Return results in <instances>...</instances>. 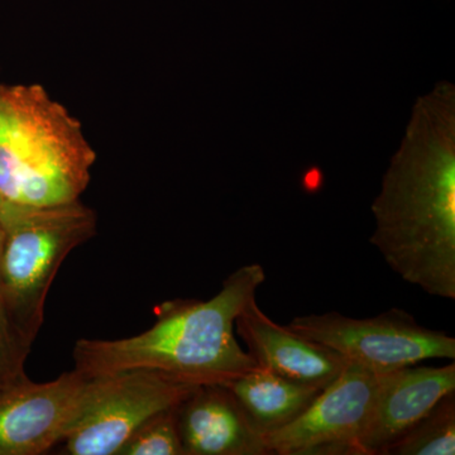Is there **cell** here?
<instances>
[{
    "instance_id": "6da1fadb",
    "label": "cell",
    "mask_w": 455,
    "mask_h": 455,
    "mask_svg": "<svg viewBox=\"0 0 455 455\" xmlns=\"http://www.w3.org/2000/svg\"><path fill=\"white\" fill-rule=\"evenodd\" d=\"M371 209L370 242L388 267L427 295L454 300V84L418 98Z\"/></svg>"
},
{
    "instance_id": "7a4b0ae2",
    "label": "cell",
    "mask_w": 455,
    "mask_h": 455,
    "mask_svg": "<svg viewBox=\"0 0 455 455\" xmlns=\"http://www.w3.org/2000/svg\"><path fill=\"white\" fill-rule=\"evenodd\" d=\"M259 263L235 269L211 300L164 302L151 328L122 339H80L74 370L88 377L155 371L182 385H224L259 367L235 339L236 316L265 283Z\"/></svg>"
},
{
    "instance_id": "3957f363",
    "label": "cell",
    "mask_w": 455,
    "mask_h": 455,
    "mask_svg": "<svg viewBox=\"0 0 455 455\" xmlns=\"http://www.w3.org/2000/svg\"><path fill=\"white\" fill-rule=\"evenodd\" d=\"M97 161L82 123L40 84L0 85V200L47 206L76 202Z\"/></svg>"
},
{
    "instance_id": "277c9868",
    "label": "cell",
    "mask_w": 455,
    "mask_h": 455,
    "mask_svg": "<svg viewBox=\"0 0 455 455\" xmlns=\"http://www.w3.org/2000/svg\"><path fill=\"white\" fill-rule=\"evenodd\" d=\"M0 305L32 346L57 272L75 248L97 233V214L80 200L59 205H0Z\"/></svg>"
},
{
    "instance_id": "5b68a950",
    "label": "cell",
    "mask_w": 455,
    "mask_h": 455,
    "mask_svg": "<svg viewBox=\"0 0 455 455\" xmlns=\"http://www.w3.org/2000/svg\"><path fill=\"white\" fill-rule=\"evenodd\" d=\"M194 388L147 370L88 377L79 409L61 442L65 454H118L140 424L179 405Z\"/></svg>"
},
{
    "instance_id": "8992f818",
    "label": "cell",
    "mask_w": 455,
    "mask_h": 455,
    "mask_svg": "<svg viewBox=\"0 0 455 455\" xmlns=\"http://www.w3.org/2000/svg\"><path fill=\"white\" fill-rule=\"evenodd\" d=\"M293 333L334 350L349 363L381 373L427 359H454L455 339L419 324L403 309L355 319L331 311L293 317Z\"/></svg>"
},
{
    "instance_id": "52a82bcc",
    "label": "cell",
    "mask_w": 455,
    "mask_h": 455,
    "mask_svg": "<svg viewBox=\"0 0 455 455\" xmlns=\"http://www.w3.org/2000/svg\"><path fill=\"white\" fill-rule=\"evenodd\" d=\"M379 373L349 363L291 423L266 434L269 454L361 455Z\"/></svg>"
},
{
    "instance_id": "ba28073f",
    "label": "cell",
    "mask_w": 455,
    "mask_h": 455,
    "mask_svg": "<svg viewBox=\"0 0 455 455\" xmlns=\"http://www.w3.org/2000/svg\"><path fill=\"white\" fill-rule=\"evenodd\" d=\"M88 376L73 370L50 382L27 374L0 386V455H41L61 444Z\"/></svg>"
},
{
    "instance_id": "9c48e42d",
    "label": "cell",
    "mask_w": 455,
    "mask_h": 455,
    "mask_svg": "<svg viewBox=\"0 0 455 455\" xmlns=\"http://www.w3.org/2000/svg\"><path fill=\"white\" fill-rule=\"evenodd\" d=\"M455 391V364L407 366L379 373L376 398L362 438L361 455H386L387 449Z\"/></svg>"
},
{
    "instance_id": "30bf717a",
    "label": "cell",
    "mask_w": 455,
    "mask_h": 455,
    "mask_svg": "<svg viewBox=\"0 0 455 455\" xmlns=\"http://www.w3.org/2000/svg\"><path fill=\"white\" fill-rule=\"evenodd\" d=\"M175 414L185 455L269 454L265 434L226 386H197Z\"/></svg>"
},
{
    "instance_id": "8fae6325",
    "label": "cell",
    "mask_w": 455,
    "mask_h": 455,
    "mask_svg": "<svg viewBox=\"0 0 455 455\" xmlns=\"http://www.w3.org/2000/svg\"><path fill=\"white\" fill-rule=\"evenodd\" d=\"M235 326L257 366L290 381L324 390L349 364L334 350L276 324L256 299L239 313Z\"/></svg>"
},
{
    "instance_id": "7c38bea8",
    "label": "cell",
    "mask_w": 455,
    "mask_h": 455,
    "mask_svg": "<svg viewBox=\"0 0 455 455\" xmlns=\"http://www.w3.org/2000/svg\"><path fill=\"white\" fill-rule=\"evenodd\" d=\"M223 386L232 391L265 435L295 420L323 391L260 367Z\"/></svg>"
},
{
    "instance_id": "4fadbf2b",
    "label": "cell",
    "mask_w": 455,
    "mask_h": 455,
    "mask_svg": "<svg viewBox=\"0 0 455 455\" xmlns=\"http://www.w3.org/2000/svg\"><path fill=\"white\" fill-rule=\"evenodd\" d=\"M454 455L455 391L438 403L386 451V455Z\"/></svg>"
},
{
    "instance_id": "5bb4252c",
    "label": "cell",
    "mask_w": 455,
    "mask_h": 455,
    "mask_svg": "<svg viewBox=\"0 0 455 455\" xmlns=\"http://www.w3.org/2000/svg\"><path fill=\"white\" fill-rule=\"evenodd\" d=\"M176 406L147 419L125 440L116 455H185L176 421Z\"/></svg>"
},
{
    "instance_id": "9a60e30c",
    "label": "cell",
    "mask_w": 455,
    "mask_h": 455,
    "mask_svg": "<svg viewBox=\"0 0 455 455\" xmlns=\"http://www.w3.org/2000/svg\"><path fill=\"white\" fill-rule=\"evenodd\" d=\"M32 346L9 322L7 314L0 305V386L13 381L25 374L26 359Z\"/></svg>"
},
{
    "instance_id": "2e32d148",
    "label": "cell",
    "mask_w": 455,
    "mask_h": 455,
    "mask_svg": "<svg viewBox=\"0 0 455 455\" xmlns=\"http://www.w3.org/2000/svg\"><path fill=\"white\" fill-rule=\"evenodd\" d=\"M3 236H4V235H3V229L2 227H0V254H2Z\"/></svg>"
},
{
    "instance_id": "e0dca14e",
    "label": "cell",
    "mask_w": 455,
    "mask_h": 455,
    "mask_svg": "<svg viewBox=\"0 0 455 455\" xmlns=\"http://www.w3.org/2000/svg\"><path fill=\"white\" fill-rule=\"evenodd\" d=\"M0 205H2V200H0Z\"/></svg>"
}]
</instances>
